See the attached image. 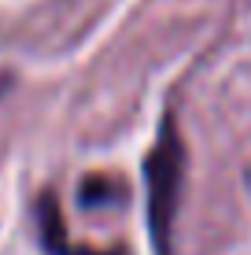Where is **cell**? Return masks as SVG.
Returning <instances> with one entry per match:
<instances>
[{
  "label": "cell",
  "instance_id": "2",
  "mask_svg": "<svg viewBox=\"0 0 251 255\" xmlns=\"http://www.w3.org/2000/svg\"><path fill=\"white\" fill-rule=\"evenodd\" d=\"M41 241H45V248L52 255H71V248H67V226H63V215H59V204L52 196L41 200Z\"/></svg>",
  "mask_w": 251,
  "mask_h": 255
},
{
  "label": "cell",
  "instance_id": "1",
  "mask_svg": "<svg viewBox=\"0 0 251 255\" xmlns=\"http://www.w3.org/2000/svg\"><path fill=\"white\" fill-rule=\"evenodd\" d=\"M185 189V140L174 119H163L159 140L144 159V211L155 255H170V233Z\"/></svg>",
  "mask_w": 251,
  "mask_h": 255
},
{
  "label": "cell",
  "instance_id": "3",
  "mask_svg": "<svg viewBox=\"0 0 251 255\" xmlns=\"http://www.w3.org/2000/svg\"><path fill=\"white\" fill-rule=\"evenodd\" d=\"M115 196H118V192H115V185H111L107 178H85L82 192H78L82 207H103V204H111Z\"/></svg>",
  "mask_w": 251,
  "mask_h": 255
}]
</instances>
